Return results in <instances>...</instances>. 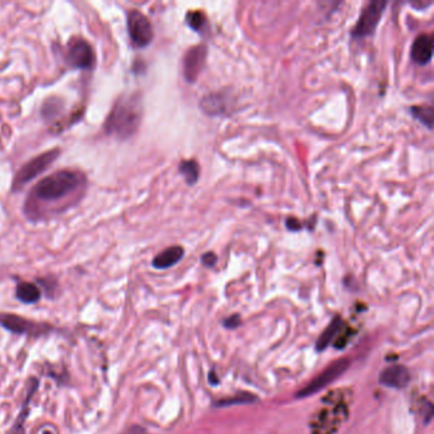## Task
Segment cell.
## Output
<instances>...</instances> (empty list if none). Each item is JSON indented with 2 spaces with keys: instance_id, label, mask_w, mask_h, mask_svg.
Segmentation results:
<instances>
[{
  "instance_id": "6da1fadb",
  "label": "cell",
  "mask_w": 434,
  "mask_h": 434,
  "mask_svg": "<svg viewBox=\"0 0 434 434\" xmlns=\"http://www.w3.org/2000/svg\"><path fill=\"white\" fill-rule=\"evenodd\" d=\"M142 111V100L139 94H123L116 101L106 120V133L118 139L130 138L141 125Z\"/></svg>"
},
{
  "instance_id": "7a4b0ae2",
  "label": "cell",
  "mask_w": 434,
  "mask_h": 434,
  "mask_svg": "<svg viewBox=\"0 0 434 434\" xmlns=\"http://www.w3.org/2000/svg\"><path fill=\"white\" fill-rule=\"evenodd\" d=\"M84 184V176L76 171L64 169L42 178L34 186L31 198L41 203H52L67 199Z\"/></svg>"
},
{
  "instance_id": "3957f363",
  "label": "cell",
  "mask_w": 434,
  "mask_h": 434,
  "mask_svg": "<svg viewBox=\"0 0 434 434\" xmlns=\"http://www.w3.org/2000/svg\"><path fill=\"white\" fill-rule=\"evenodd\" d=\"M386 7H387V1L376 0V1L368 3L367 6L362 9V13L359 16L357 23L351 28V36L354 39H364L375 34Z\"/></svg>"
},
{
  "instance_id": "277c9868",
  "label": "cell",
  "mask_w": 434,
  "mask_h": 434,
  "mask_svg": "<svg viewBox=\"0 0 434 434\" xmlns=\"http://www.w3.org/2000/svg\"><path fill=\"white\" fill-rule=\"evenodd\" d=\"M59 157V151H49L43 154L37 156L36 158L30 161L27 165L19 169L14 183H13V190L17 192L19 189H22L23 186L28 184L30 181H32L34 177L40 175L45 169L50 167L51 163Z\"/></svg>"
},
{
  "instance_id": "5b68a950",
  "label": "cell",
  "mask_w": 434,
  "mask_h": 434,
  "mask_svg": "<svg viewBox=\"0 0 434 434\" xmlns=\"http://www.w3.org/2000/svg\"><path fill=\"white\" fill-rule=\"evenodd\" d=\"M127 30L134 46L143 49L151 43L154 31L149 19L139 10H132L127 16Z\"/></svg>"
},
{
  "instance_id": "8992f818",
  "label": "cell",
  "mask_w": 434,
  "mask_h": 434,
  "mask_svg": "<svg viewBox=\"0 0 434 434\" xmlns=\"http://www.w3.org/2000/svg\"><path fill=\"white\" fill-rule=\"evenodd\" d=\"M349 367V360L348 359H340L336 360L334 364L329 366L324 372H321L318 377H315L306 387L297 393V397H309L315 393H318L320 390L325 389L326 386L334 382L336 378L342 376V373Z\"/></svg>"
},
{
  "instance_id": "52a82bcc",
  "label": "cell",
  "mask_w": 434,
  "mask_h": 434,
  "mask_svg": "<svg viewBox=\"0 0 434 434\" xmlns=\"http://www.w3.org/2000/svg\"><path fill=\"white\" fill-rule=\"evenodd\" d=\"M67 59L72 67L91 69L94 63V54L88 42L82 39H74L68 45Z\"/></svg>"
},
{
  "instance_id": "ba28073f",
  "label": "cell",
  "mask_w": 434,
  "mask_h": 434,
  "mask_svg": "<svg viewBox=\"0 0 434 434\" xmlns=\"http://www.w3.org/2000/svg\"><path fill=\"white\" fill-rule=\"evenodd\" d=\"M207 56H208V49L205 45L194 46L185 54L183 67H184L185 79L189 83H194L198 79L203 68L205 65Z\"/></svg>"
},
{
  "instance_id": "9c48e42d",
  "label": "cell",
  "mask_w": 434,
  "mask_h": 434,
  "mask_svg": "<svg viewBox=\"0 0 434 434\" xmlns=\"http://www.w3.org/2000/svg\"><path fill=\"white\" fill-rule=\"evenodd\" d=\"M0 325L17 334L40 335L45 331L43 325L10 313L0 315Z\"/></svg>"
},
{
  "instance_id": "30bf717a",
  "label": "cell",
  "mask_w": 434,
  "mask_h": 434,
  "mask_svg": "<svg viewBox=\"0 0 434 434\" xmlns=\"http://www.w3.org/2000/svg\"><path fill=\"white\" fill-rule=\"evenodd\" d=\"M409 369L400 364L386 368L380 375V384L390 389H404L410 382Z\"/></svg>"
},
{
  "instance_id": "8fae6325",
  "label": "cell",
  "mask_w": 434,
  "mask_h": 434,
  "mask_svg": "<svg viewBox=\"0 0 434 434\" xmlns=\"http://www.w3.org/2000/svg\"><path fill=\"white\" fill-rule=\"evenodd\" d=\"M410 56L419 65H426L433 56V39L431 34H419L413 42Z\"/></svg>"
},
{
  "instance_id": "7c38bea8",
  "label": "cell",
  "mask_w": 434,
  "mask_h": 434,
  "mask_svg": "<svg viewBox=\"0 0 434 434\" xmlns=\"http://www.w3.org/2000/svg\"><path fill=\"white\" fill-rule=\"evenodd\" d=\"M184 249L181 246H171L166 250L159 252L158 255L153 259V267L159 270L174 267L184 258Z\"/></svg>"
},
{
  "instance_id": "4fadbf2b",
  "label": "cell",
  "mask_w": 434,
  "mask_h": 434,
  "mask_svg": "<svg viewBox=\"0 0 434 434\" xmlns=\"http://www.w3.org/2000/svg\"><path fill=\"white\" fill-rule=\"evenodd\" d=\"M200 106L205 114L214 116V115H220L226 111L227 102L222 94L211 93L201 100Z\"/></svg>"
},
{
  "instance_id": "5bb4252c",
  "label": "cell",
  "mask_w": 434,
  "mask_h": 434,
  "mask_svg": "<svg viewBox=\"0 0 434 434\" xmlns=\"http://www.w3.org/2000/svg\"><path fill=\"white\" fill-rule=\"evenodd\" d=\"M17 298L23 303H36L41 298V292L40 289L32 283H19L18 284Z\"/></svg>"
},
{
  "instance_id": "9a60e30c",
  "label": "cell",
  "mask_w": 434,
  "mask_h": 434,
  "mask_svg": "<svg viewBox=\"0 0 434 434\" xmlns=\"http://www.w3.org/2000/svg\"><path fill=\"white\" fill-rule=\"evenodd\" d=\"M180 174L184 176L186 183L189 185H194L198 183L199 176H200V167L199 163L195 159H187L183 161L178 166Z\"/></svg>"
},
{
  "instance_id": "2e32d148",
  "label": "cell",
  "mask_w": 434,
  "mask_h": 434,
  "mask_svg": "<svg viewBox=\"0 0 434 434\" xmlns=\"http://www.w3.org/2000/svg\"><path fill=\"white\" fill-rule=\"evenodd\" d=\"M342 327V321L336 318L330 326L324 331V334L318 338V344H316V349L318 351H325L326 348L330 345V342H333L336 335L340 333Z\"/></svg>"
},
{
  "instance_id": "e0dca14e",
  "label": "cell",
  "mask_w": 434,
  "mask_h": 434,
  "mask_svg": "<svg viewBox=\"0 0 434 434\" xmlns=\"http://www.w3.org/2000/svg\"><path fill=\"white\" fill-rule=\"evenodd\" d=\"M186 23L196 32H203L208 25V18L201 10H192L186 14Z\"/></svg>"
},
{
  "instance_id": "ac0fdd59",
  "label": "cell",
  "mask_w": 434,
  "mask_h": 434,
  "mask_svg": "<svg viewBox=\"0 0 434 434\" xmlns=\"http://www.w3.org/2000/svg\"><path fill=\"white\" fill-rule=\"evenodd\" d=\"M411 115L419 120L428 129L433 127V109L432 106H414L410 109Z\"/></svg>"
},
{
  "instance_id": "d6986e66",
  "label": "cell",
  "mask_w": 434,
  "mask_h": 434,
  "mask_svg": "<svg viewBox=\"0 0 434 434\" xmlns=\"http://www.w3.org/2000/svg\"><path fill=\"white\" fill-rule=\"evenodd\" d=\"M255 400H256V397H254L250 393H242V395H238L236 397H229L226 400L218 401L216 406L225 408V406H234V405H241V404H252V401Z\"/></svg>"
},
{
  "instance_id": "ffe728a7",
  "label": "cell",
  "mask_w": 434,
  "mask_h": 434,
  "mask_svg": "<svg viewBox=\"0 0 434 434\" xmlns=\"http://www.w3.org/2000/svg\"><path fill=\"white\" fill-rule=\"evenodd\" d=\"M285 226L289 231L297 232V231H301L302 228H303V223L297 218L289 217L287 218V220H285Z\"/></svg>"
},
{
  "instance_id": "44dd1931",
  "label": "cell",
  "mask_w": 434,
  "mask_h": 434,
  "mask_svg": "<svg viewBox=\"0 0 434 434\" xmlns=\"http://www.w3.org/2000/svg\"><path fill=\"white\" fill-rule=\"evenodd\" d=\"M25 408H27V401H25ZM23 410V413L21 414V417L18 419L17 424L13 428L10 434H25V417L27 415V410Z\"/></svg>"
},
{
  "instance_id": "7402d4cb",
  "label": "cell",
  "mask_w": 434,
  "mask_h": 434,
  "mask_svg": "<svg viewBox=\"0 0 434 434\" xmlns=\"http://www.w3.org/2000/svg\"><path fill=\"white\" fill-rule=\"evenodd\" d=\"M218 258L217 255L214 252H207L203 255L201 258V262L205 265V267H214L217 264Z\"/></svg>"
},
{
  "instance_id": "603a6c76",
  "label": "cell",
  "mask_w": 434,
  "mask_h": 434,
  "mask_svg": "<svg viewBox=\"0 0 434 434\" xmlns=\"http://www.w3.org/2000/svg\"><path fill=\"white\" fill-rule=\"evenodd\" d=\"M225 325H226L227 327H229V329H234L236 326L240 325V318H238V316L227 318L226 322H225Z\"/></svg>"
},
{
  "instance_id": "cb8c5ba5",
  "label": "cell",
  "mask_w": 434,
  "mask_h": 434,
  "mask_svg": "<svg viewBox=\"0 0 434 434\" xmlns=\"http://www.w3.org/2000/svg\"><path fill=\"white\" fill-rule=\"evenodd\" d=\"M124 434H147V432H145V429L142 428V426H132L130 429H127Z\"/></svg>"
},
{
  "instance_id": "d4e9b609",
  "label": "cell",
  "mask_w": 434,
  "mask_h": 434,
  "mask_svg": "<svg viewBox=\"0 0 434 434\" xmlns=\"http://www.w3.org/2000/svg\"><path fill=\"white\" fill-rule=\"evenodd\" d=\"M43 434H52V433H50V432H45V433Z\"/></svg>"
}]
</instances>
